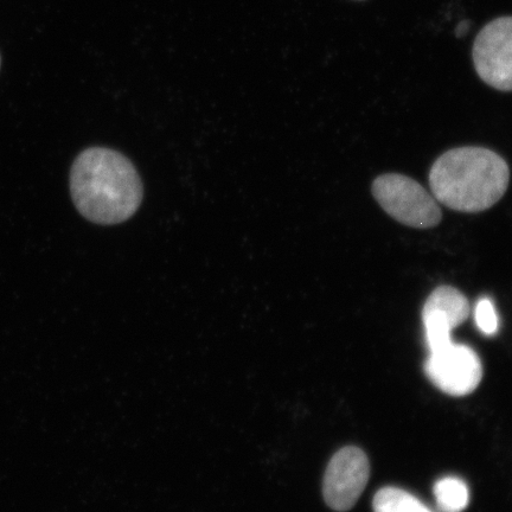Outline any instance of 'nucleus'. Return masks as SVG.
<instances>
[{
	"label": "nucleus",
	"instance_id": "nucleus-13",
	"mask_svg": "<svg viewBox=\"0 0 512 512\" xmlns=\"http://www.w3.org/2000/svg\"><path fill=\"white\" fill-rule=\"evenodd\" d=\"M361 2H362V0H361Z\"/></svg>",
	"mask_w": 512,
	"mask_h": 512
},
{
	"label": "nucleus",
	"instance_id": "nucleus-12",
	"mask_svg": "<svg viewBox=\"0 0 512 512\" xmlns=\"http://www.w3.org/2000/svg\"><path fill=\"white\" fill-rule=\"evenodd\" d=\"M0 64H2V57H0Z\"/></svg>",
	"mask_w": 512,
	"mask_h": 512
},
{
	"label": "nucleus",
	"instance_id": "nucleus-11",
	"mask_svg": "<svg viewBox=\"0 0 512 512\" xmlns=\"http://www.w3.org/2000/svg\"><path fill=\"white\" fill-rule=\"evenodd\" d=\"M469 25L470 23L467 22V21H463L462 23H460L457 27V36L458 37H462L466 34L467 31H469Z\"/></svg>",
	"mask_w": 512,
	"mask_h": 512
},
{
	"label": "nucleus",
	"instance_id": "nucleus-10",
	"mask_svg": "<svg viewBox=\"0 0 512 512\" xmlns=\"http://www.w3.org/2000/svg\"><path fill=\"white\" fill-rule=\"evenodd\" d=\"M475 318L478 329L486 336L495 335L498 330V316L495 305L489 298L480 299L476 305Z\"/></svg>",
	"mask_w": 512,
	"mask_h": 512
},
{
	"label": "nucleus",
	"instance_id": "nucleus-8",
	"mask_svg": "<svg viewBox=\"0 0 512 512\" xmlns=\"http://www.w3.org/2000/svg\"><path fill=\"white\" fill-rule=\"evenodd\" d=\"M434 496L441 512H462L469 504V489L456 477L440 479L434 486Z\"/></svg>",
	"mask_w": 512,
	"mask_h": 512
},
{
	"label": "nucleus",
	"instance_id": "nucleus-2",
	"mask_svg": "<svg viewBox=\"0 0 512 512\" xmlns=\"http://www.w3.org/2000/svg\"><path fill=\"white\" fill-rule=\"evenodd\" d=\"M510 169L498 153L484 147H458L432 166L430 187L438 203L459 213L476 214L494 207L507 192Z\"/></svg>",
	"mask_w": 512,
	"mask_h": 512
},
{
	"label": "nucleus",
	"instance_id": "nucleus-5",
	"mask_svg": "<svg viewBox=\"0 0 512 512\" xmlns=\"http://www.w3.org/2000/svg\"><path fill=\"white\" fill-rule=\"evenodd\" d=\"M370 476L367 454L348 446L339 450L326 467L323 495L326 504L339 512L354 508Z\"/></svg>",
	"mask_w": 512,
	"mask_h": 512
},
{
	"label": "nucleus",
	"instance_id": "nucleus-4",
	"mask_svg": "<svg viewBox=\"0 0 512 512\" xmlns=\"http://www.w3.org/2000/svg\"><path fill=\"white\" fill-rule=\"evenodd\" d=\"M472 57L486 85L512 92V16L497 18L480 30Z\"/></svg>",
	"mask_w": 512,
	"mask_h": 512
},
{
	"label": "nucleus",
	"instance_id": "nucleus-9",
	"mask_svg": "<svg viewBox=\"0 0 512 512\" xmlns=\"http://www.w3.org/2000/svg\"><path fill=\"white\" fill-rule=\"evenodd\" d=\"M374 512H432L418 498L398 488H384L374 498Z\"/></svg>",
	"mask_w": 512,
	"mask_h": 512
},
{
	"label": "nucleus",
	"instance_id": "nucleus-1",
	"mask_svg": "<svg viewBox=\"0 0 512 512\" xmlns=\"http://www.w3.org/2000/svg\"><path fill=\"white\" fill-rule=\"evenodd\" d=\"M70 195L86 220L101 226L125 222L143 201V183L131 160L107 147H91L70 170Z\"/></svg>",
	"mask_w": 512,
	"mask_h": 512
},
{
	"label": "nucleus",
	"instance_id": "nucleus-3",
	"mask_svg": "<svg viewBox=\"0 0 512 512\" xmlns=\"http://www.w3.org/2000/svg\"><path fill=\"white\" fill-rule=\"evenodd\" d=\"M371 192L382 209L405 226L430 229L443 220L438 201L413 178L382 175L375 179Z\"/></svg>",
	"mask_w": 512,
	"mask_h": 512
},
{
	"label": "nucleus",
	"instance_id": "nucleus-6",
	"mask_svg": "<svg viewBox=\"0 0 512 512\" xmlns=\"http://www.w3.org/2000/svg\"><path fill=\"white\" fill-rule=\"evenodd\" d=\"M425 370L435 387L452 396L475 392L483 377L482 362L478 355L462 344L451 343L443 349L430 352Z\"/></svg>",
	"mask_w": 512,
	"mask_h": 512
},
{
	"label": "nucleus",
	"instance_id": "nucleus-7",
	"mask_svg": "<svg viewBox=\"0 0 512 512\" xmlns=\"http://www.w3.org/2000/svg\"><path fill=\"white\" fill-rule=\"evenodd\" d=\"M469 300L452 286H439L427 298L422 310L426 341L430 352L452 343L451 331L470 315Z\"/></svg>",
	"mask_w": 512,
	"mask_h": 512
}]
</instances>
